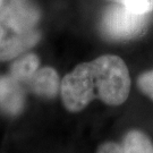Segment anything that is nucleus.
<instances>
[{"label":"nucleus","mask_w":153,"mask_h":153,"mask_svg":"<svg viewBox=\"0 0 153 153\" xmlns=\"http://www.w3.org/2000/svg\"><path fill=\"white\" fill-rule=\"evenodd\" d=\"M148 21V14H136L117 4L105 10L102 17L101 28L108 39L131 40L144 32Z\"/></svg>","instance_id":"obj_3"},{"label":"nucleus","mask_w":153,"mask_h":153,"mask_svg":"<svg viewBox=\"0 0 153 153\" xmlns=\"http://www.w3.org/2000/svg\"><path fill=\"white\" fill-rule=\"evenodd\" d=\"M39 68L40 58L34 53H27L19 57L11 64L9 75L22 84H25Z\"/></svg>","instance_id":"obj_6"},{"label":"nucleus","mask_w":153,"mask_h":153,"mask_svg":"<svg viewBox=\"0 0 153 153\" xmlns=\"http://www.w3.org/2000/svg\"><path fill=\"white\" fill-rule=\"evenodd\" d=\"M131 92V75L120 57L104 55L77 65L62 78L61 100L69 112H79L94 99L120 105Z\"/></svg>","instance_id":"obj_1"},{"label":"nucleus","mask_w":153,"mask_h":153,"mask_svg":"<svg viewBox=\"0 0 153 153\" xmlns=\"http://www.w3.org/2000/svg\"><path fill=\"white\" fill-rule=\"evenodd\" d=\"M97 153H121V148L114 142H107L99 148Z\"/></svg>","instance_id":"obj_10"},{"label":"nucleus","mask_w":153,"mask_h":153,"mask_svg":"<svg viewBox=\"0 0 153 153\" xmlns=\"http://www.w3.org/2000/svg\"><path fill=\"white\" fill-rule=\"evenodd\" d=\"M136 14H150L153 10V0H111Z\"/></svg>","instance_id":"obj_8"},{"label":"nucleus","mask_w":153,"mask_h":153,"mask_svg":"<svg viewBox=\"0 0 153 153\" xmlns=\"http://www.w3.org/2000/svg\"><path fill=\"white\" fill-rule=\"evenodd\" d=\"M30 91L43 98H55L60 90L59 75L52 67H41L25 83Z\"/></svg>","instance_id":"obj_5"},{"label":"nucleus","mask_w":153,"mask_h":153,"mask_svg":"<svg viewBox=\"0 0 153 153\" xmlns=\"http://www.w3.org/2000/svg\"><path fill=\"white\" fill-rule=\"evenodd\" d=\"M0 5H1V0H0Z\"/></svg>","instance_id":"obj_11"},{"label":"nucleus","mask_w":153,"mask_h":153,"mask_svg":"<svg viewBox=\"0 0 153 153\" xmlns=\"http://www.w3.org/2000/svg\"><path fill=\"white\" fill-rule=\"evenodd\" d=\"M40 38V11L34 4L13 0L0 10V61L22 56Z\"/></svg>","instance_id":"obj_2"},{"label":"nucleus","mask_w":153,"mask_h":153,"mask_svg":"<svg viewBox=\"0 0 153 153\" xmlns=\"http://www.w3.org/2000/svg\"><path fill=\"white\" fill-rule=\"evenodd\" d=\"M137 85L146 97L153 101V71H149L140 75L137 79Z\"/></svg>","instance_id":"obj_9"},{"label":"nucleus","mask_w":153,"mask_h":153,"mask_svg":"<svg viewBox=\"0 0 153 153\" xmlns=\"http://www.w3.org/2000/svg\"><path fill=\"white\" fill-rule=\"evenodd\" d=\"M120 148L121 153H153L152 141L141 131H128Z\"/></svg>","instance_id":"obj_7"},{"label":"nucleus","mask_w":153,"mask_h":153,"mask_svg":"<svg viewBox=\"0 0 153 153\" xmlns=\"http://www.w3.org/2000/svg\"><path fill=\"white\" fill-rule=\"evenodd\" d=\"M25 97L22 83L10 75L0 77V110L7 115L15 116L22 112Z\"/></svg>","instance_id":"obj_4"}]
</instances>
